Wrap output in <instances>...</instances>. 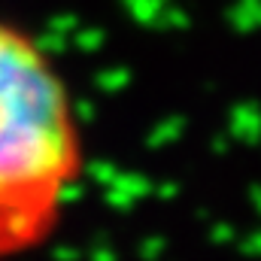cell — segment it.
Returning <instances> with one entry per match:
<instances>
[{
	"label": "cell",
	"mask_w": 261,
	"mask_h": 261,
	"mask_svg": "<svg viewBox=\"0 0 261 261\" xmlns=\"http://www.w3.org/2000/svg\"><path fill=\"white\" fill-rule=\"evenodd\" d=\"M85 167V128L67 73L0 0V261H28L58 237Z\"/></svg>",
	"instance_id": "cell-1"
}]
</instances>
